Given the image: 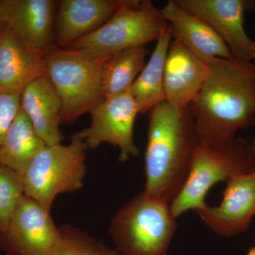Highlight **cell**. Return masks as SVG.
I'll list each match as a JSON object with an SVG mask.
<instances>
[{
	"label": "cell",
	"instance_id": "cell-27",
	"mask_svg": "<svg viewBox=\"0 0 255 255\" xmlns=\"http://www.w3.org/2000/svg\"><path fill=\"white\" fill-rule=\"evenodd\" d=\"M253 61L254 62V63L255 64V41L254 46V52H253Z\"/></svg>",
	"mask_w": 255,
	"mask_h": 255
},
{
	"label": "cell",
	"instance_id": "cell-20",
	"mask_svg": "<svg viewBox=\"0 0 255 255\" xmlns=\"http://www.w3.org/2000/svg\"><path fill=\"white\" fill-rule=\"evenodd\" d=\"M150 50L145 46L128 48L110 57L104 65L102 87L105 98L130 90L145 67Z\"/></svg>",
	"mask_w": 255,
	"mask_h": 255
},
{
	"label": "cell",
	"instance_id": "cell-18",
	"mask_svg": "<svg viewBox=\"0 0 255 255\" xmlns=\"http://www.w3.org/2000/svg\"><path fill=\"white\" fill-rule=\"evenodd\" d=\"M172 38V27L168 23L157 39L150 59L129 90L136 103L139 114L149 113L154 107L165 101L164 65Z\"/></svg>",
	"mask_w": 255,
	"mask_h": 255
},
{
	"label": "cell",
	"instance_id": "cell-6",
	"mask_svg": "<svg viewBox=\"0 0 255 255\" xmlns=\"http://www.w3.org/2000/svg\"><path fill=\"white\" fill-rule=\"evenodd\" d=\"M255 170V156L252 144L246 139L236 137L219 149L198 145L190 169L182 190L170 203L176 219L189 210L205 209V198L213 186L238 174Z\"/></svg>",
	"mask_w": 255,
	"mask_h": 255
},
{
	"label": "cell",
	"instance_id": "cell-13",
	"mask_svg": "<svg viewBox=\"0 0 255 255\" xmlns=\"http://www.w3.org/2000/svg\"><path fill=\"white\" fill-rule=\"evenodd\" d=\"M209 64L174 38L169 45L164 73L165 101L176 108L191 106L199 95Z\"/></svg>",
	"mask_w": 255,
	"mask_h": 255
},
{
	"label": "cell",
	"instance_id": "cell-19",
	"mask_svg": "<svg viewBox=\"0 0 255 255\" xmlns=\"http://www.w3.org/2000/svg\"><path fill=\"white\" fill-rule=\"evenodd\" d=\"M46 146L21 109L0 147V164L23 176L33 158Z\"/></svg>",
	"mask_w": 255,
	"mask_h": 255
},
{
	"label": "cell",
	"instance_id": "cell-7",
	"mask_svg": "<svg viewBox=\"0 0 255 255\" xmlns=\"http://www.w3.org/2000/svg\"><path fill=\"white\" fill-rule=\"evenodd\" d=\"M88 149L87 144L73 134L68 145H47L23 174L24 195L50 211L58 194L80 190L86 175Z\"/></svg>",
	"mask_w": 255,
	"mask_h": 255
},
{
	"label": "cell",
	"instance_id": "cell-22",
	"mask_svg": "<svg viewBox=\"0 0 255 255\" xmlns=\"http://www.w3.org/2000/svg\"><path fill=\"white\" fill-rule=\"evenodd\" d=\"M60 237L48 255H92L97 246L95 238L70 226L59 228Z\"/></svg>",
	"mask_w": 255,
	"mask_h": 255
},
{
	"label": "cell",
	"instance_id": "cell-3",
	"mask_svg": "<svg viewBox=\"0 0 255 255\" xmlns=\"http://www.w3.org/2000/svg\"><path fill=\"white\" fill-rule=\"evenodd\" d=\"M170 203L144 191L124 204L110 233L120 255H167L177 231Z\"/></svg>",
	"mask_w": 255,
	"mask_h": 255
},
{
	"label": "cell",
	"instance_id": "cell-8",
	"mask_svg": "<svg viewBox=\"0 0 255 255\" xmlns=\"http://www.w3.org/2000/svg\"><path fill=\"white\" fill-rule=\"evenodd\" d=\"M139 114L130 91L105 100L92 111L91 123L73 135L83 140L89 149H96L103 142L119 147V160L126 162L139 155L133 140V127Z\"/></svg>",
	"mask_w": 255,
	"mask_h": 255
},
{
	"label": "cell",
	"instance_id": "cell-24",
	"mask_svg": "<svg viewBox=\"0 0 255 255\" xmlns=\"http://www.w3.org/2000/svg\"><path fill=\"white\" fill-rule=\"evenodd\" d=\"M92 255H120L118 252L116 250L111 249L109 247L102 244V243H97L95 251L93 252Z\"/></svg>",
	"mask_w": 255,
	"mask_h": 255
},
{
	"label": "cell",
	"instance_id": "cell-12",
	"mask_svg": "<svg viewBox=\"0 0 255 255\" xmlns=\"http://www.w3.org/2000/svg\"><path fill=\"white\" fill-rule=\"evenodd\" d=\"M218 206L197 211L201 219L218 236L231 237L248 229L255 215V170L228 179Z\"/></svg>",
	"mask_w": 255,
	"mask_h": 255
},
{
	"label": "cell",
	"instance_id": "cell-9",
	"mask_svg": "<svg viewBox=\"0 0 255 255\" xmlns=\"http://www.w3.org/2000/svg\"><path fill=\"white\" fill-rule=\"evenodd\" d=\"M59 237L50 211L23 194L7 227L0 231V249L6 255H48Z\"/></svg>",
	"mask_w": 255,
	"mask_h": 255
},
{
	"label": "cell",
	"instance_id": "cell-2",
	"mask_svg": "<svg viewBox=\"0 0 255 255\" xmlns=\"http://www.w3.org/2000/svg\"><path fill=\"white\" fill-rule=\"evenodd\" d=\"M148 114L145 191L171 203L182 190L199 145L195 119L190 106L176 108L166 101Z\"/></svg>",
	"mask_w": 255,
	"mask_h": 255
},
{
	"label": "cell",
	"instance_id": "cell-14",
	"mask_svg": "<svg viewBox=\"0 0 255 255\" xmlns=\"http://www.w3.org/2000/svg\"><path fill=\"white\" fill-rule=\"evenodd\" d=\"M43 56L0 23V93L21 95L28 84L46 75Z\"/></svg>",
	"mask_w": 255,
	"mask_h": 255
},
{
	"label": "cell",
	"instance_id": "cell-28",
	"mask_svg": "<svg viewBox=\"0 0 255 255\" xmlns=\"http://www.w3.org/2000/svg\"><path fill=\"white\" fill-rule=\"evenodd\" d=\"M1 0H0V23H1Z\"/></svg>",
	"mask_w": 255,
	"mask_h": 255
},
{
	"label": "cell",
	"instance_id": "cell-26",
	"mask_svg": "<svg viewBox=\"0 0 255 255\" xmlns=\"http://www.w3.org/2000/svg\"><path fill=\"white\" fill-rule=\"evenodd\" d=\"M252 147H253V152H254L255 156V137L253 139V142H252Z\"/></svg>",
	"mask_w": 255,
	"mask_h": 255
},
{
	"label": "cell",
	"instance_id": "cell-5",
	"mask_svg": "<svg viewBox=\"0 0 255 255\" xmlns=\"http://www.w3.org/2000/svg\"><path fill=\"white\" fill-rule=\"evenodd\" d=\"M168 26L150 0H120L118 9L101 27L68 47L98 58L157 41Z\"/></svg>",
	"mask_w": 255,
	"mask_h": 255
},
{
	"label": "cell",
	"instance_id": "cell-21",
	"mask_svg": "<svg viewBox=\"0 0 255 255\" xmlns=\"http://www.w3.org/2000/svg\"><path fill=\"white\" fill-rule=\"evenodd\" d=\"M23 194L22 176L0 164V231L7 227Z\"/></svg>",
	"mask_w": 255,
	"mask_h": 255
},
{
	"label": "cell",
	"instance_id": "cell-16",
	"mask_svg": "<svg viewBox=\"0 0 255 255\" xmlns=\"http://www.w3.org/2000/svg\"><path fill=\"white\" fill-rule=\"evenodd\" d=\"M120 0H62L58 6L55 45L68 48L105 24L118 9Z\"/></svg>",
	"mask_w": 255,
	"mask_h": 255
},
{
	"label": "cell",
	"instance_id": "cell-11",
	"mask_svg": "<svg viewBox=\"0 0 255 255\" xmlns=\"http://www.w3.org/2000/svg\"><path fill=\"white\" fill-rule=\"evenodd\" d=\"M54 0H1V23L44 55L55 45Z\"/></svg>",
	"mask_w": 255,
	"mask_h": 255
},
{
	"label": "cell",
	"instance_id": "cell-23",
	"mask_svg": "<svg viewBox=\"0 0 255 255\" xmlns=\"http://www.w3.org/2000/svg\"><path fill=\"white\" fill-rule=\"evenodd\" d=\"M21 110V95L0 93V147L6 132Z\"/></svg>",
	"mask_w": 255,
	"mask_h": 255
},
{
	"label": "cell",
	"instance_id": "cell-1",
	"mask_svg": "<svg viewBox=\"0 0 255 255\" xmlns=\"http://www.w3.org/2000/svg\"><path fill=\"white\" fill-rule=\"evenodd\" d=\"M199 145L224 147L242 129L255 124V64L218 58L191 106Z\"/></svg>",
	"mask_w": 255,
	"mask_h": 255
},
{
	"label": "cell",
	"instance_id": "cell-4",
	"mask_svg": "<svg viewBox=\"0 0 255 255\" xmlns=\"http://www.w3.org/2000/svg\"><path fill=\"white\" fill-rule=\"evenodd\" d=\"M108 58L57 46L44 55L45 74L61 101L60 124H73L105 100L102 74Z\"/></svg>",
	"mask_w": 255,
	"mask_h": 255
},
{
	"label": "cell",
	"instance_id": "cell-17",
	"mask_svg": "<svg viewBox=\"0 0 255 255\" xmlns=\"http://www.w3.org/2000/svg\"><path fill=\"white\" fill-rule=\"evenodd\" d=\"M21 109L47 145L61 144L59 129L61 101L46 75L28 84L21 94Z\"/></svg>",
	"mask_w": 255,
	"mask_h": 255
},
{
	"label": "cell",
	"instance_id": "cell-25",
	"mask_svg": "<svg viewBox=\"0 0 255 255\" xmlns=\"http://www.w3.org/2000/svg\"><path fill=\"white\" fill-rule=\"evenodd\" d=\"M248 255H255V246L250 250L249 252H248Z\"/></svg>",
	"mask_w": 255,
	"mask_h": 255
},
{
	"label": "cell",
	"instance_id": "cell-10",
	"mask_svg": "<svg viewBox=\"0 0 255 255\" xmlns=\"http://www.w3.org/2000/svg\"><path fill=\"white\" fill-rule=\"evenodd\" d=\"M181 8L201 18L213 28L236 59L253 61L255 41L247 34L245 14L255 9L248 0H174Z\"/></svg>",
	"mask_w": 255,
	"mask_h": 255
},
{
	"label": "cell",
	"instance_id": "cell-15",
	"mask_svg": "<svg viewBox=\"0 0 255 255\" xmlns=\"http://www.w3.org/2000/svg\"><path fill=\"white\" fill-rule=\"evenodd\" d=\"M160 11L172 27V38L182 42L206 63L218 58H234L226 43L207 23L181 8L174 0L167 1Z\"/></svg>",
	"mask_w": 255,
	"mask_h": 255
}]
</instances>
